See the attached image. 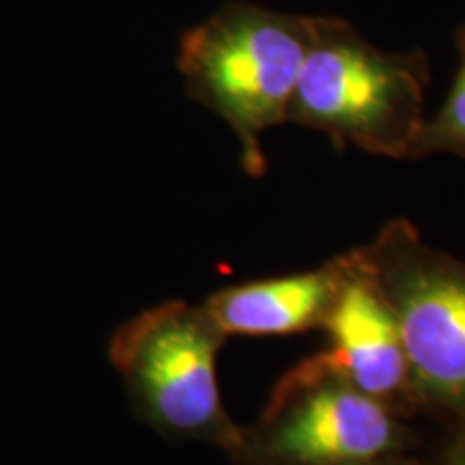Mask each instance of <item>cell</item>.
I'll return each mask as SVG.
<instances>
[{"label":"cell","instance_id":"ba28073f","mask_svg":"<svg viewBox=\"0 0 465 465\" xmlns=\"http://www.w3.org/2000/svg\"><path fill=\"white\" fill-rule=\"evenodd\" d=\"M457 48L461 65L455 84L440 113L431 121H424L414 160L431 153H455L465 158V26L457 33Z\"/></svg>","mask_w":465,"mask_h":465},{"label":"cell","instance_id":"52a82bcc","mask_svg":"<svg viewBox=\"0 0 465 465\" xmlns=\"http://www.w3.org/2000/svg\"><path fill=\"white\" fill-rule=\"evenodd\" d=\"M356 274V252L347 250L315 270L232 284L207 295L203 306L226 339L287 336L319 328Z\"/></svg>","mask_w":465,"mask_h":465},{"label":"cell","instance_id":"277c9868","mask_svg":"<svg viewBox=\"0 0 465 465\" xmlns=\"http://www.w3.org/2000/svg\"><path fill=\"white\" fill-rule=\"evenodd\" d=\"M224 342L203 302L168 300L121 323L108 358L138 420L168 440L207 441L237 457L243 429L224 410L216 373Z\"/></svg>","mask_w":465,"mask_h":465},{"label":"cell","instance_id":"3957f363","mask_svg":"<svg viewBox=\"0 0 465 465\" xmlns=\"http://www.w3.org/2000/svg\"><path fill=\"white\" fill-rule=\"evenodd\" d=\"M353 250L397 325L411 414L465 422V263L427 246L405 218Z\"/></svg>","mask_w":465,"mask_h":465},{"label":"cell","instance_id":"30bf717a","mask_svg":"<svg viewBox=\"0 0 465 465\" xmlns=\"http://www.w3.org/2000/svg\"><path fill=\"white\" fill-rule=\"evenodd\" d=\"M356 465H388V459H380V461H371V463H356Z\"/></svg>","mask_w":465,"mask_h":465},{"label":"cell","instance_id":"9c48e42d","mask_svg":"<svg viewBox=\"0 0 465 465\" xmlns=\"http://www.w3.org/2000/svg\"><path fill=\"white\" fill-rule=\"evenodd\" d=\"M449 465H465V449L459 450Z\"/></svg>","mask_w":465,"mask_h":465},{"label":"cell","instance_id":"6da1fadb","mask_svg":"<svg viewBox=\"0 0 465 465\" xmlns=\"http://www.w3.org/2000/svg\"><path fill=\"white\" fill-rule=\"evenodd\" d=\"M315 17L231 3L190 28L179 44L188 95L218 114L240 143L250 177L267 171L263 136L287 124Z\"/></svg>","mask_w":465,"mask_h":465},{"label":"cell","instance_id":"8992f818","mask_svg":"<svg viewBox=\"0 0 465 465\" xmlns=\"http://www.w3.org/2000/svg\"><path fill=\"white\" fill-rule=\"evenodd\" d=\"M322 330L328 339L323 351L291 369L281 381L302 383L334 377L414 418L397 325L380 293L360 270L358 257L356 274L342 289Z\"/></svg>","mask_w":465,"mask_h":465},{"label":"cell","instance_id":"7a4b0ae2","mask_svg":"<svg viewBox=\"0 0 465 465\" xmlns=\"http://www.w3.org/2000/svg\"><path fill=\"white\" fill-rule=\"evenodd\" d=\"M427 83L420 52L380 50L347 22L315 17L287 121L366 153L414 160Z\"/></svg>","mask_w":465,"mask_h":465},{"label":"cell","instance_id":"5b68a950","mask_svg":"<svg viewBox=\"0 0 465 465\" xmlns=\"http://www.w3.org/2000/svg\"><path fill=\"white\" fill-rule=\"evenodd\" d=\"M410 416L334 377L278 381L237 457L270 465H356L391 459L410 440Z\"/></svg>","mask_w":465,"mask_h":465}]
</instances>
